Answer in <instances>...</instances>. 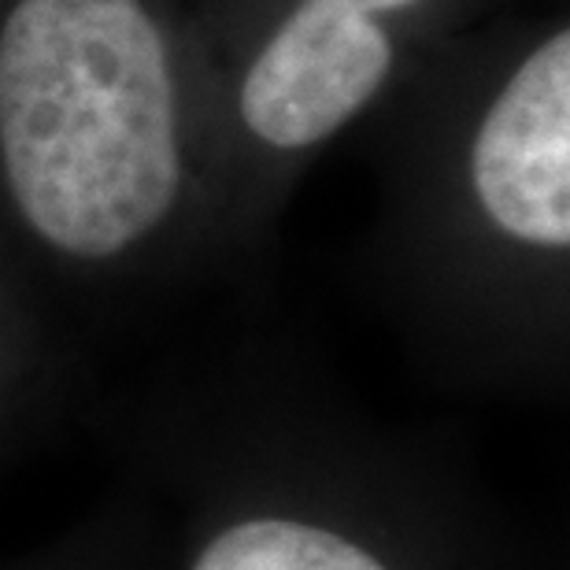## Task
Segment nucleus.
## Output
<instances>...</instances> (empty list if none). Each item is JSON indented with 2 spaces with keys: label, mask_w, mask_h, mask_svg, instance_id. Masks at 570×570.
I'll list each match as a JSON object with an SVG mask.
<instances>
[{
  "label": "nucleus",
  "mask_w": 570,
  "mask_h": 570,
  "mask_svg": "<svg viewBox=\"0 0 570 570\" xmlns=\"http://www.w3.org/2000/svg\"><path fill=\"white\" fill-rule=\"evenodd\" d=\"M189 570H393L367 544L301 515H245L193 556Z\"/></svg>",
  "instance_id": "obj_4"
},
{
  "label": "nucleus",
  "mask_w": 570,
  "mask_h": 570,
  "mask_svg": "<svg viewBox=\"0 0 570 570\" xmlns=\"http://www.w3.org/2000/svg\"><path fill=\"white\" fill-rule=\"evenodd\" d=\"M193 105L164 0H0V189L33 242L119 264L175 219Z\"/></svg>",
  "instance_id": "obj_1"
},
{
  "label": "nucleus",
  "mask_w": 570,
  "mask_h": 570,
  "mask_svg": "<svg viewBox=\"0 0 570 570\" xmlns=\"http://www.w3.org/2000/svg\"><path fill=\"white\" fill-rule=\"evenodd\" d=\"M438 0H278L234 67L230 111L264 153H312L390 94Z\"/></svg>",
  "instance_id": "obj_2"
},
{
  "label": "nucleus",
  "mask_w": 570,
  "mask_h": 570,
  "mask_svg": "<svg viewBox=\"0 0 570 570\" xmlns=\"http://www.w3.org/2000/svg\"><path fill=\"white\" fill-rule=\"evenodd\" d=\"M474 212L500 242L538 256L570 248V30L533 38L489 89L466 130Z\"/></svg>",
  "instance_id": "obj_3"
}]
</instances>
